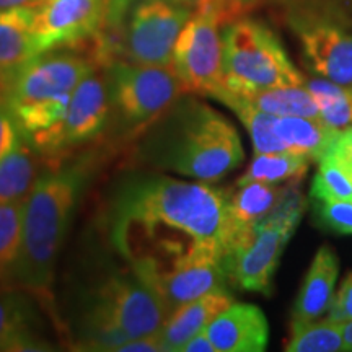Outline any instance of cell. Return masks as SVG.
<instances>
[{
	"label": "cell",
	"mask_w": 352,
	"mask_h": 352,
	"mask_svg": "<svg viewBox=\"0 0 352 352\" xmlns=\"http://www.w3.org/2000/svg\"><path fill=\"white\" fill-rule=\"evenodd\" d=\"M227 192L208 182L127 176L109 206V236L144 280L199 258L223 261L232 239Z\"/></svg>",
	"instance_id": "6da1fadb"
},
{
	"label": "cell",
	"mask_w": 352,
	"mask_h": 352,
	"mask_svg": "<svg viewBox=\"0 0 352 352\" xmlns=\"http://www.w3.org/2000/svg\"><path fill=\"white\" fill-rule=\"evenodd\" d=\"M135 153L144 165L199 182H217L245 158L232 122L186 94L139 132Z\"/></svg>",
	"instance_id": "7a4b0ae2"
},
{
	"label": "cell",
	"mask_w": 352,
	"mask_h": 352,
	"mask_svg": "<svg viewBox=\"0 0 352 352\" xmlns=\"http://www.w3.org/2000/svg\"><path fill=\"white\" fill-rule=\"evenodd\" d=\"M88 176L85 160L39 175L25 199L20 253L8 277L19 287L43 297L51 292L57 256Z\"/></svg>",
	"instance_id": "3957f363"
},
{
	"label": "cell",
	"mask_w": 352,
	"mask_h": 352,
	"mask_svg": "<svg viewBox=\"0 0 352 352\" xmlns=\"http://www.w3.org/2000/svg\"><path fill=\"white\" fill-rule=\"evenodd\" d=\"M96 67L90 57L46 51L2 85L6 104L21 134L44 157L50 155L78 83Z\"/></svg>",
	"instance_id": "277c9868"
},
{
	"label": "cell",
	"mask_w": 352,
	"mask_h": 352,
	"mask_svg": "<svg viewBox=\"0 0 352 352\" xmlns=\"http://www.w3.org/2000/svg\"><path fill=\"white\" fill-rule=\"evenodd\" d=\"M168 320L158 294L138 272L113 276L94 296L83 320L82 344L88 351H114L124 342L158 333Z\"/></svg>",
	"instance_id": "5b68a950"
},
{
	"label": "cell",
	"mask_w": 352,
	"mask_h": 352,
	"mask_svg": "<svg viewBox=\"0 0 352 352\" xmlns=\"http://www.w3.org/2000/svg\"><path fill=\"white\" fill-rule=\"evenodd\" d=\"M222 90L248 96L270 88L305 85L279 38L261 21L241 16L230 21L222 32Z\"/></svg>",
	"instance_id": "8992f818"
},
{
	"label": "cell",
	"mask_w": 352,
	"mask_h": 352,
	"mask_svg": "<svg viewBox=\"0 0 352 352\" xmlns=\"http://www.w3.org/2000/svg\"><path fill=\"white\" fill-rule=\"evenodd\" d=\"M233 0H201L179 33L170 69L188 94L214 96L223 87V43L220 26L240 19Z\"/></svg>",
	"instance_id": "52a82bcc"
},
{
	"label": "cell",
	"mask_w": 352,
	"mask_h": 352,
	"mask_svg": "<svg viewBox=\"0 0 352 352\" xmlns=\"http://www.w3.org/2000/svg\"><path fill=\"white\" fill-rule=\"evenodd\" d=\"M287 21L316 74L352 85V0H300Z\"/></svg>",
	"instance_id": "ba28073f"
},
{
	"label": "cell",
	"mask_w": 352,
	"mask_h": 352,
	"mask_svg": "<svg viewBox=\"0 0 352 352\" xmlns=\"http://www.w3.org/2000/svg\"><path fill=\"white\" fill-rule=\"evenodd\" d=\"M111 95V121L122 132H142L186 88L170 67L116 60L104 67Z\"/></svg>",
	"instance_id": "9c48e42d"
},
{
	"label": "cell",
	"mask_w": 352,
	"mask_h": 352,
	"mask_svg": "<svg viewBox=\"0 0 352 352\" xmlns=\"http://www.w3.org/2000/svg\"><path fill=\"white\" fill-rule=\"evenodd\" d=\"M191 12V7L175 0H135L124 25V59L170 67L175 44Z\"/></svg>",
	"instance_id": "30bf717a"
},
{
	"label": "cell",
	"mask_w": 352,
	"mask_h": 352,
	"mask_svg": "<svg viewBox=\"0 0 352 352\" xmlns=\"http://www.w3.org/2000/svg\"><path fill=\"white\" fill-rule=\"evenodd\" d=\"M292 230L271 222H259L223 258L230 283L250 292L271 294L272 277L279 266Z\"/></svg>",
	"instance_id": "8fae6325"
},
{
	"label": "cell",
	"mask_w": 352,
	"mask_h": 352,
	"mask_svg": "<svg viewBox=\"0 0 352 352\" xmlns=\"http://www.w3.org/2000/svg\"><path fill=\"white\" fill-rule=\"evenodd\" d=\"M107 15V0H44L36 7L33 32L43 52L90 41Z\"/></svg>",
	"instance_id": "7c38bea8"
},
{
	"label": "cell",
	"mask_w": 352,
	"mask_h": 352,
	"mask_svg": "<svg viewBox=\"0 0 352 352\" xmlns=\"http://www.w3.org/2000/svg\"><path fill=\"white\" fill-rule=\"evenodd\" d=\"M111 121V95H109L107 74L94 70L78 83L70 98L67 114L57 131L50 155L60 157L83 145L88 140L100 138Z\"/></svg>",
	"instance_id": "4fadbf2b"
},
{
	"label": "cell",
	"mask_w": 352,
	"mask_h": 352,
	"mask_svg": "<svg viewBox=\"0 0 352 352\" xmlns=\"http://www.w3.org/2000/svg\"><path fill=\"white\" fill-rule=\"evenodd\" d=\"M228 274L215 258H199L183 263L164 274L145 280L155 290L168 316L178 308L217 290H228Z\"/></svg>",
	"instance_id": "5bb4252c"
},
{
	"label": "cell",
	"mask_w": 352,
	"mask_h": 352,
	"mask_svg": "<svg viewBox=\"0 0 352 352\" xmlns=\"http://www.w3.org/2000/svg\"><path fill=\"white\" fill-rule=\"evenodd\" d=\"M206 331L217 352H261L270 340L266 316L252 303L233 302Z\"/></svg>",
	"instance_id": "9a60e30c"
},
{
	"label": "cell",
	"mask_w": 352,
	"mask_h": 352,
	"mask_svg": "<svg viewBox=\"0 0 352 352\" xmlns=\"http://www.w3.org/2000/svg\"><path fill=\"white\" fill-rule=\"evenodd\" d=\"M340 263L329 246H321L310 264L292 310V329L318 321L329 310Z\"/></svg>",
	"instance_id": "2e32d148"
},
{
	"label": "cell",
	"mask_w": 352,
	"mask_h": 352,
	"mask_svg": "<svg viewBox=\"0 0 352 352\" xmlns=\"http://www.w3.org/2000/svg\"><path fill=\"white\" fill-rule=\"evenodd\" d=\"M36 7H20L0 12V85L43 54L33 32Z\"/></svg>",
	"instance_id": "e0dca14e"
},
{
	"label": "cell",
	"mask_w": 352,
	"mask_h": 352,
	"mask_svg": "<svg viewBox=\"0 0 352 352\" xmlns=\"http://www.w3.org/2000/svg\"><path fill=\"white\" fill-rule=\"evenodd\" d=\"M232 303L233 297L228 290H217L178 308L175 314L168 316L164 328L160 329L164 351L182 352L183 346L192 336L204 331Z\"/></svg>",
	"instance_id": "ac0fdd59"
},
{
	"label": "cell",
	"mask_w": 352,
	"mask_h": 352,
	"mask_svg": "<svg viewBox=\"0 0 352 352\" xmlns=\"http://www.w3.org/2000/svg\"><path fill=\"white\" fill-rule=\"evenodd\" d=\"M239 188V191L228 197V214H230L232 223V239L228 250L270 215L279 202L284 189L272 183L261 182L248 183Z\"/></svg>",
	"instance_id": "d6986e66"
},
{
	"label": "cell",
	"mask_w": 352,
	"mask_h": 352,
	"mask_svg": "<svg viewBox=\"0 0 352 352\" xmlns=\"http://www.w3.org/2000/svg\"><path fill=\"white\" fill-rule=\"evenodd\" d=\"M34 331V311L20 292L0 289V351H44Z\"/></svg>",
	"instance_id": "ffe728a7"
},
{
	"label": "cell",
	"mask_w": 352,
	"mask_h": 352,
	"mask_svg": "<svg viewBox=\"0 0 352 352\" xmlns=\"http://www.w3.org/2000/svg\"><path fill=\"white\" fill-rule=\"evenodd\" d=\"M41 155L32 140L21 134L15 147L0 160V202L28 197L41 175Z\"/></svg>",
	"instance_id": "44dd1931"
},
{
	"label": "cell",
	"mask_w": 352,
	"mask_h": 352,
	"mask_svg": "<svg viewBox=\"0 0 352 352\" xmlns=\"http://www.w3.org/2000/svg\"><path fill=\"white\" fill-rule=\"evenodd\" d=\"M274 132L289 152L300 153L308 160L316 162L331 151L341 134V131L324 124L321 120L300 116H277Z\"/></svg>",
	"instance_id": "7402d4cb"
},
{
	"label": "cell",
	"mask_w": 352,
	"mask_h": 352,
	"mask_svg": "<svg viewBox=\"0 0 352 352\" xmlns=\"http://www.w3.org/2000/svg\"><path fill=\"white\" fill-rule=\"evenodd\" d=\"M212 98L219 100L220 103L230 108L240 121L243 122L248 129L250 138H252L254 153H277V152H289L283 140L276 135L274 124L277 116L270 113H264L256 107H253L245 96L232 94V91L220 90Z\"/></svg>",
	"instance_id": "603a6c76"
},
{
	"label": "cell",
	"mask_w": 352,
	"mask_h": 352,
	"mask_svg": "<svg viewBox=\"0 0 352 352\" xmlns=\"http://www.w3.org/2000/svg\"><path fill=\"white\" fill-rule=\"evenodd\" d=\"M243 96V95H241ZM253 107L274 116H300L320 120V107L305 85L270 88L245 96Z\"/></svg>",
	"instance_id": "cb8c5ba5"
},
{
	"label": "cell",
	"mask_w": 352,
	"mask_h": 352,
	"mask_svg": "<svg viewBox=\"0 0 352 352\" xmlns=\"http://www.w3.org/2000/svg\"><path fill=\"white\" fill-rule=\"evenodd\" d=\"M307 157L296 152H277V153H254V158L243 175L240 176L236 186L261 182L279 183L290 179H302L308 170Z\"/></svg>",
	"instance_id": "d4e9b609"
},
{
	"label": "cell",
	"mask_w": 352,
	"mask_h": 352,
	"mask_svg": "<svg viewBox=\"0 0 352 352\" xmlns=\"http://www.w3.org/2000/svg\"><path fill=\"white\" fill-rule=\"evenodd\" d=\"M305 87L320 107V120L338 131L352 126V85H341L328 78L305 80Z\"/></svg>",
	"instance_id": "484cf974"
},
{
	"label": "cell",
	"mask_w": 352,
	"mask_h": 352,
	"mask_svg": "<svg viewBox=\"0 0 352 352\" xmlns=\"http://www.w3.org/2000/svg\"><path fill=\"white\" fill-rule=\"evenodd\" d=\"M311 197L314 199H352V166L336 152L329 151L318 160Z\"/></svg>",
	"instance_id": "4316f807"
},
{
	"label": "cell",
	"mask_w": 352,
	"mask_h": 352,
	"mask_svg": "<svg viewBox=\"0 0 352 352\" xmlns=\"http://www.w3.org/2000/svg\"><path fill=\"white\" fill-rule=\"evenodd\" d=\"M25 199L0 202V279L10 277L21 246Z\"/></svg>",
	"instance_id": "83f0119b"
},
{
	"label": "cell",
	"mask_w": 352,
	"mask_h": 352,
	"mask_svg": "<svg viewBox=\"0 0 352 352\" xmlns=\"http://www.w3.org/2000/svg\"><path fill=\"white\" fill-rule=\"evenodd\" d=\"M289 352H338L346 351L341 328L338 323L318 320L305 327L292 329V336L285 346Z\"/></svg>",
	"instance_id": "f1b7e54d"
},
{
	"label": "cell",
	"mask_w": 352,
	"mask_h": 352,
	"mask_svg": "<svg viewBox=\"0 0 352 352\" xmlns=\"http://www.w3.org/2000/svg\"><path fill=\"white\" fill-rule=\"evenodd\" d=\"M316 215L340 233H352V199H315Z\"/></svg>",
	"instance_id": "f546056e"
},
{
	"label": "cell",
	"mask_w": 352,
	"mask_h": 352,
	"mask_svg": "<svg viewBox=\"0 0 352 352\" xmlns=\"http://www.w3.org/2000/svg\"><path fill=\"white\" fill-rule=\"evenodd\" d=\"M328 320L338 324L352 320V272L346 277L341 289L333 297L328 310Z\"/></svg>",
	"instance_id": "4dcf8cb0"
},
{
	"label": "cell",
	"mask_w": 352,
	"mask_h": 352,
	"mask_svg": "<svg viewBox=\"0 0 352 352\" xmlns=\"http://www.w3.org/2000/svg\"><path fill=\"white\" fill-rule=\"evenodd\" d=\"M21 135V131L16 124L15 118L6 101H0V160L15 147Z\"/></svg>",
	"instance_id": "1f68e13d"
},
{
	"label": "cell",
	"mask_w": 352,
	"mask_h": 352,
	"mask_svg": "<svg viewBox=\"0 0 352 352\" xmlns=\"http://www.w3.org/2000/svg\"><path fill=\"white\" fill-rule=\"evenodd\" d=\"M158 351H164L160 331L134 338V340L127 341L122 346H120V349L116 352H158Z\"/></svg>",
	"instance_id": "d6a6232c"
},
{
	"label": "cell",
	"mask_w": 352,
	"mask_h": 352,
	"mask_svg": "<svg viewBox=\"0 0 352 352\" xmlns=\"http://www.w3.org/2000/svg\"><path fill=\"white\" fill-rule=\"evenodd\" d=\"M135 0H107V15L103 25L107 26H124L127 13Z\"/></svg>",
	"instance_id": "836d02e7"
},
{
	"label": "cell",
	"mask_w": 352,
	"mask_h": 352,
	"mask_svg": "<svg viewBox=\"0 0 352 352\" xmlns=\"http://www.w3.org/2000/svg\"><path fill=\"white\" fill-rule=\"evenodd\" d=\"M333 151L336 152L346 164H349L352 166V126L346 127L344 131H341L336 144L333 145Z\"/></svg>",
	"instance_id": "e575fe53"
},
{
	"label": "cell",
	"mask_w": 352,
	"mask_h": 352,
	"mask_svg": "<svg viewBox=\"0 0 352 352\" xmlns=\"http://www.w3.org/2000/svg\"><path fill=\"white\" fill-rule=\"evenodd\" d=\"M183 352H215V347L210 341L208 331L197 333L196 336H192L186 344L183 346Z\"/></svg>",
	"instance_id": "d590c367"
},
{
	"label": "cell",
	"mask_w": 352,
	"mask_h": 352,
	"mask_svg": "<svg viewBox=\"0 0 352 352\" xmlns=\"http://www.w3.org/2000/svg\"><path fill=\"white\" fill-rule=\"evenodd\" d=\"M44 0H0V12L12 10V8L20 7H38Z\"/></svg>",
	"instance_id": "8d00e7d4"
},
{
	"label": "cell",
	"mask_w": 352,
	"mask_h": 352,
	"mask_svg": "<svg viewBox=\"0 0 352 352\" xmlns=\"http://www.w3.org/2000/svg\"><path fill=\"white\" fill-rule=\"evenodd\" d=\"M342 340H344L346 351H352V320L344 321V323H340Z\"/></svg>",
	"instance_id": "74e56055"
},
{
	"label": "cell",
	"mask_w": 352,
	"mask_h": 352,
	"mask_svg": "<svg viewBox=\"0 0 352 352\" xmlns=\"http://www.w3.org/2000/svg\"><path fill=\"white\" fill-rule=\"evenodd\" d=\"M233 2L236 3V7H239V10L241 12V15H243L246 10H250V8L256 7L258 3L261 2V0H233Z\"/></svg>",
	"instance_id": "f35d334b"
},
{
	"label": "cell",
	"mask_w": 352,
	"mask_h": 352,
	"mask_svg": "<svg viewBox=\"0 0 352 352\" xmlns=\"http://www.w3.org/2000/svg\"><path fill=\"white\" fill-rule=\"evenodd\" d=\"M175 2H178V3H184V6H196L197 2H201V0H175Z\"/></svg>",
	"instance_id": "ab89813d"
}]
</instances>
